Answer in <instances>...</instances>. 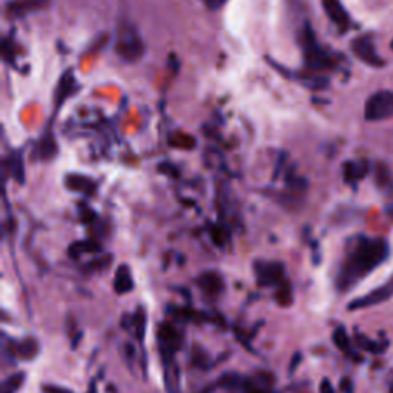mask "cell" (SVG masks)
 Returning <instances> with one entry per match:
<instances>
[{
  "label": "cell",
  "instance_id": "6da1fadb",
  "mask_svg": "<svg viewBox=\"0 0 393 393\" xmlns=\"http://www.w3.org/2000/svg\"><path fill=\"white\" fill-rule=\"evenodd\" d=\"M390 245L383 237L355 235L348 241L344 257L338 267L335 286L338 292H349L389 260Z\"/></svg>",
  "mask_w": 393,
  "mask_h": 393
},
{
  "label": "cell",
  "instance_id": "7a4b0ae2",
  "mask_svg": "<svg viewBox=\"0 0 393 393\" xmlns=\"http://www.w3.org/2000/svg\"><path fill=\"white\" fill-rule=\"evenodd\" d=\"M115 52L124 62H136L145 52V45L137 28L131 23H122L115 37Z\"/></svg>",
  "mask_w": 393,
  "mask_h": 393
},
{
  "label": "cell",
  "instance_id": "3957f363",
  "mask_svg": "<svg viewBox=\"0 0 393 393\" xmlns=\"http://www.w3.org/2000/svg\"><path fill=\"white\" fill-rule=\"evenodd\" d=\"M301 46L304 54V62L310 69L321 71L330 69L334 66V60L329 56V52L317 42V37L313 34L309 23H306L301 37Z\"/></svg>",
  "mask_w": 393,
  "mask_h": 393
},
{
  "label": "cell",
  "instance_id": "277c9868",
  "mask_svg": "<svg viewBox=\"0 0 393 393\" xmlns=\"http://www.w3.org/2000/svg\"><path fill=\"white\" fill-rule=\"evenodd\" d=\"M393 117V91L381 90L366 100L364 119L367 122H384Z\"/></svg>",
  "mask_w": 393,
  "mask_h": 393
},
{
  "label": "cell",
  "instance_id": "5b68a950",
  "mask_svg": "<svg viewBox=\"0 0 393 393\" xmlns=\"http://www.w3.org/2000/svg\"><path fill=\"white\" fill-rule=\"evenodd\" d=\"M392 298H393V273L383 283L381 286L372 289L371 292H367L363 296H358V298H355V300H352L348 304V310L355 312V310L375 308V306L386 303V301L392 300Z\"/></svg>",
  "mask_w": 393,
  "mask_h": 393
},
{
  "label": "cell",
  "instance_id": "8992f818",
  "mask_svg": "<svg viewBox=\"0 0 393 393\" xmlns=\"http://www.w3.org/2000/svg\"><path fill=\"white\" fill-rule=\"evenodd\" d=\"M350 50L355 54V57L358 60L363 62V64L372 66V68H383L386 65V60H384L378 51H376V46L372 36H359L357 38H353L350 43Z\"/></svg>",
  "mask_w": 393,
  "mask_h": 393
},
{
  "label": "cell",
  "instance_id": "52a82bcc",
  "mask_svg": "<svg viewBox=\"0 0 393 393\" xmlns=\"http://www.w3.org/2000/svg\"><path fill=\"white\" fill-rule=\"evenodd\" d=\"M254 272L257 283L260 286H280L286 281L285 266L278 262H263L258 260L254 264Z\"/></svg>",
  "mask_w": 393,
  "mask_h": 393
},
{
  "label": "cell",
  "instance_id": "ba28073f",
  "mask_svg": "<svg viewBox=\"0 0 393 393\" xmlns=\"http://www.w3.org/2000/svg\"><path fill=\"white\" fill-rule=\"evenodd\" d=\"M159 340L162 355L163 358H166L174 357V353L180 349V344H182L183 338L174 326L169 323H163L159 327Z\"/></svg>",
  "mask_w": 393,
  "mask_h": 393
},
{
  "label": "cell",
  "instance_id": "9c48e42d",
  "mask_svg": "<svg viewBox=\"0 0 393 393\" xmlns=\"http://www.w3.org/2000/svg\"><path fill=\"white\" fill-rule=\"evenodd\" d=\"M56 155H57L56 138H54V134L51 129H46L36 143V148L33 151V159L38 162H48L52 160Z\"/></svg>",
  "mask_w": 393,
  "mask_h": 393
},
{
  "label": "cell",
  "instance_id": "30bf717a",
  "mask_svg": "<svg viewBox=\"0 0 393 393\" xmlns=\"http://www.w3.org/2000/svg\"><path fill=\"white\" fill-rule=\"evenodd\" d=\"M323 3V10L327 14V17L332 20L335 25L345 31L350 27V15L345 11V8L340 0H321Z\"/></svg>",
  "mask_w": 393,
  "mask_h": 393
},
{
  "label": "cell",
  "instance_id": "8fae6325",
  "mask_svg": "<svg viewBox=\"0 0 393 393\" xmlns=\"http://www.w3.org/2000/svg\"><path fill=\"white\" fill-rule=\"evenodd\" d=\"M196 285L208 295H218L224 289V283L222 275L214 271L203 272L199 278H196Z\"/></svg>",
  "mask_w": 393,
  "mask_h": 393
},
{
  "label": "cell",
  "instance_id": "7c38bea8",
  "mask_svg": "<svg viewBox=\"0 0 393 393\" xmlns=\"http://www.w3.org/2000/svg\"><path fill=\"white\" fill-rule=\"evenodd\" d=\"M369 174V162L367 160H350L344 163L343 176L348 183H355L363 180Z\"/></svg>",
  "mask_w": 393,
  "mask_h": 393
},
{
  "label": "cell",
  "instance_id": "4fadbf2b",
  "mask_svg": "<svg viewBox=\"0 0 393 393\" xmlns=\"http://www.w3.org/2000/svg\"><path fill=\"white\" fill-rule=\"evenodd\" d=\"M48 0H13L8 5V11L13 15V17H23L29 13H34L37 10H41L46 5Z\"/></svg>",
  "mask_w": 393,
  "mask_h": 393
},
{
  "label": "cell",
  "instance_id": "5bb4252c",
  "mask_svg": "<svg viewBox=\"0 0 393 393\" xmlns=\"http://www.w3.org/2000/svg\"><path fill=\"white\" fill-rule=\"evenodd\" d=\"M114 290L119 295H127L134 290V278L128 264L119 266L114 277Z\"/></svg>",
  "mask_w": 393,
  "mask_h": 393
},
{
  "label": "cell",
  "instance_id": "9a60e30c",
  "mask_svg": "<svg viewBox=\"0 0 393 393\" xmlns=\"http://www.w3.org/2000/svg\"><path fill=\"white\" fill-rule=\"evenodd\" d=\"M332 340H334V344L336 345L338 349L345 352V353H348V355H352L353 359L361 361L359 358H357V357H358V353H357V352H353L352 344H350V338H349L348 332H345V329H344L343 326H338V327L334 330Z\"/></svg>",
  "mask_w": 393,
  "mask_h": 393
},
{
  "label": "cell",
  "instance_id": "2e32d148",
  "mask_svg": "<svg viewBox=\"0 0 393 393\" xmlns=\"http://www.w3.org/2000/svg\"><path fill=\"white\" fill-rule=\"evenodd\" d=\"M76 94V77L73 76L71 71L64 74V77L60 78V85H59V90H57V96H59V105L64 103V101L69 97Z\"/></svg>",
  "mask_w": 393,
  "mask_h": 393
},
{
  "label": "cell",
  "instance_id": "e0dca14e",
  "mask_svg": "<svg viewBox=\"0 0 393 393\" xmlns=\"http://www.w3.org/2000/svg\"><path fill=\"white\" fill-rule=\"evenodd\" d=\"M66 186L69 190L83 194H91L94 190H96V183H94L90 177H78V176H69L66 178Z\"/></svg>",
  "mask_w": 393,
  "mask_h": 393
},
{
  "label": "cell",
  "instance_id": "ac0fdd59",
  "mask_svg": "<svg viewBox=\"0 0 393 393\" xmlns=\"http://www.w3.org/2000/svg\"><path fill=\"white\" fill-rule=\"evenodd\" d=\"M355 338H357V343L359 348H363L372 353H383L384 350H386V348H389V343H376L361 332H357Z\"/></svg>",
  "mask_w": 393,
  "mask_h": 393
},
{
  "label": "cell",
  "instance_id": "d6986e66",
  "mask_svg": "<svg viewBox=\"0 0 393 393\" xmlns=\"http://www.w3.org/2000/svg\"><path fill=\"white\" fill-rule=\"evenodd\" d=\"M25 378H27V375L23 372H17V373H13L11 376H8L2 384L0 393H15L17 390H20L23 383H25Z\"/></svg>",
  "mask_w": 393,
  "mask_h": 393
},
{
  "label": "cell",
  "instance_id": "ffe728a7",
  "mask_svg": "<svg viewBox=\"0 0 393 393\" xmlns=\"http://www.w3.org/2000/svg\"><path fill=\"white\" fill-rule=\"evenodd\" d=\"M17 353L23 359H33L38 353V343L33 338H27L25 341H22L17 345Z\"/></svg>",
  "mask_w": 393,
  "mask_h": 393
},
{
  "label": "cell",
  "instance_id": "44dd1931",
  "mask_svg": "<svg viewBox=\"0 0 393 393\" xmlns=\"http://www.w3.org/2000/svg\"><path fill=\"white\" fill-rule=\"evenodd\" d=\"M275 298L280 306H290L294 301V295H292V286L289 285L287 281L283 283V285L278 286L277 294H275Z\"/></svg>",
  "mask_w": 393,
  "mask_h": 393
},
{
  "label": "cell",
  "instance_id": "7402d4cb",
  "mask_svg": "<svg viewBox=\"0 0 393 393\" xmlns=\"http://www.w3.org/2000/svg\"><path fill=\"white\" fill-rule=\"evenodd\" d=\"M97 249H100L96 243H91V241H82V243H76V245L71 246L69 249V254L73 255L74 258H77L80 254L83 252H96Z\"/></svg>",
  "mask_w": 393,
  "mask_h": 393
},
{
  "label": "cell",
  "instance_id": "603a6c76",
  "mask_svg": "<svg viewBox=\"0 0 393 393\" xmlns=\"http://www.w3.org/2000/svg\"><path fill=\"white\" fill-rule=\"evenodd\" d=\"M134 326H136V334L138 336V340L143 343L145 329H146V315L143 309H138L136 315H134Z\"/></svg>",
  "mask_w": 393,
  "mask_h": 393
},
{
  "label": "cell",
  "instance_id": "cb8c5ba5",
  "mask_svg": "<svg viewBox=\"0 0 393 393\" xmlns=\"http://www.w3.org/2000/svg\"><path fill=\"white\" fill-rule=\"evenodd\" d=\"M11 172L13 177L17 180L19 183L23 182V168H22V159L19 155H13L11 157Z\"/></svg>",
  "mask_w": 393,
  "mask_h": 393
},
{
  "label": "cell",
  "instance_id": "d4e9b609",
  "mask_svg": "<svg viewBox=\"0 0 393 393\" xmlns=\"http://www.w3.org/2000/svg\"><path fill=\"white\" fill-rule=\"evenodd\" d=\"M320 393H336V392L332 386V383H330L327 378H324L320 384Z\"/></svg>",
  "mask_w": 393,
  "mask_h": 393
},
{
  "label": "cell",
  "instance_id": "484cf974",
  "mask_svg": "<svg viewBox=\"0 0 393 393\" xmlns=\"http://www.w3.org/2000/svg\"><path fill=\"white\" fill-rule=\"evenodd\" d=\"M206 2H208L210 10H220V8L224 6L227 0H206Z\"/></svg>",
  "mask_w": 393,
  "mask_h": 393
},
{
  "label": "cell",
  "instance_id": "4316f807",
  "mask_svg": "<svg viewBox=\"0 0 393 393\" xmlns=\"http://www.w3.org/2000/svg\"><path fill=\"white\" fill-rule=\"evenodd\" d=\"M300 361H301V355L300 353H296V355H294V358H292V363H290V373H292L294 371H296V367H298V364H300Z\"/></svg>",
  "mask_w": 393,
  "mask_h": 393
},
{
  "label": "cell",
  "instance_id": "83f0119b",
  "mask_svg": "<svg viewBox=\"0 0 393 393\" xmlns=\"http://www.w3.org/2000/svg\"><path fill=\"white\" fill-rule=\"evenodd\" d=\"M386 212H387V215L393 220V204H392V206H389V208H387V210H386Z\"/></svg>",
  "mask_w": 393,
  "mask_h": 393
},
{
  "label": "cell",
  "instance_id": "f1b7e54d",
  "mask_svg": "<svg viewBox=\"0 0 393 393\" xmlns=\"http://www.w3.org/2000/svg\"><path fill=\"white\" fill-rule=\"evenodd\" d=\"M389 393H393V381L390 383V386H389Z\"/></svg>",
  "mask_w": 393,
  "mask_h": 393
},
{
  "label": "cell",
  "instance_id": "f546056e",
  "mask_svg": "<svg viewBox=\"0 0 393 393\" xmlns=\"http://www.w3.org/2000/svg\"><path fill=\"white\" fill-rule=\"evenodd\" d=\"M390 48H392V51H393V38H392V42H390Z\"/></svg>",
  "mask_w": 393,
  "mask_h": 393
}]
</instances>
